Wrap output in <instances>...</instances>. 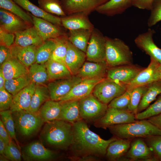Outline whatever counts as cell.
<instances>
[{
	"instance_id": "33",
	"label": "cell",
	"mask_w": 161,
	"mask_h": 161,
	"mask_svg": "<svg viewBox=\"0 0 161 161\" xmlns=\"http://www.w3.org/2000/svg\"><path fill=\"white\" fill-rule=\"evenodd\" d=\"M49 99V93L47 86L36 85L28 110L32 112L37 113L43 104Z\"/></svg>"
},
{
	"instance_id": "31",
	"label": "cell",
	"mask_w": 161,
	"mask_h": 161,
	"mask_svg": "<svg viewBox=\"0 0 161 161\" xmlns=\"http://www.w3.org/2000/svg\"><path fill=\"white\" fill-rule=\"evenodd\" d=\"M61 110V103L51 99L46 101L37 113L44 122L58 120Z\"/></svg>"
},
{
	"instance_id": "49",
	"label": "cell",
	"mask_w": 161,
	"mask_h": 161,
	"mask_svg": "<svg viewBox=\"0 0 161 161\" xmlns=\"http://www.w3.org/2000/svg\"><path fill=\"white\" fill-rule=\"evenodd\" d=\"M13 96L5 88L0 89V111L10 109L12 105Z\"/></svg>"
},
{
	"instance_id": "4",
	"label": "cell",
	"mask_w": 161,
	"mask_h": 161,
	"mask_svg": "<svg viewBox=\"0 0 161 161\" xmlns=\"http://www.w3.org/2000/svg\"><path fill=\"white\" fill-rule=\"evenodd\" d=\"M106 61L109 67L133 64L132 52L123 40L106 36Z\"/></svg>"
},
{
	"instance_id": "22",
	"label": "cell",
	"mask_w": 161,
	"mask_h": 161,
	"mask_svg": "<svg viewBox=\"0 0 161 161\" xmlns=\"http://www.w3.org/2000/svg\"><path fill=\"white\" fill-rule=\"evenodd\" d=\"M88 15L83 13L72 14L61 18L62 26L69 30L84 29L92 30L95 28Z\"/></svg>"
},
{
	"instance_id": "59",
	"label": "cell",
	"mask_w": 161,
	"mask_h": 161,
	"mask_svg": "<svg viewBox=\"0 0 161 161\" xmlns=\"http://www.w3.org/2000/svg\"><path fill=\"white\" fill-rule=\"evenodd\" d=\"M8 160H9L3 154H0V161H7Z\"/></svg>"
},
{
	"instance_id": "9",
	"label": "cell",
	"mask_w": 161,
	"mask_h": 161,
	"mask_svg": "<svg viewBox=\"0 0 161 161\" xmlns=\"http://www.w3.org/2000/svg\"><path fill=\"white\" fill-rule=\"evenodd\" d=\"M135 115L127 110L108 107L104 115L94 123L97 128H106L117 124L134 122Z\"/></svg>"
},
{
	"instance_id": "53",
	"label": "cell",
	"mask_w": 161,
	"mask_h": 161,
	"mask_svg": "<svg viewBox=\"0 0 161 161\" xmlns=\"http://www.w3.org/2000/svg\"><path fill=\"white\" fill-rule=\"evenodd\" d=\"M0 137L4 141L6 145L12 140L1 119L0 120Z\"/></svg>"
},
{
	"instance_id": "25",
	"label": "cell",
	"mask_w": 161,
	"mask_h": 161,
	"mask_svg": "<svg viewBox=\"0 0 161 161\" xmlns=\"http://www.w3.org/2000/svg\"><path fill=\"white\" fill-rule=\"evenodd\" d=\"M38 46L32 45L22 47L14 44L10 47L12 56L16 58L28 68L35 63L36 53Z\"/></svg>"
},
{
	"instance_id": "44",
	"label": "cell",
	"mask_w": 161,
	"mask_h": 161,
	"mask_svg": "<svg viewBox=\"0 0 161 161\" xmlns=\"http://www.w3.org/2000/svg\"><path fill=\"white\" fill-rule=\"evenodd\" d=\"M161 113V94L156 101L142 112L135 115L136 119L143 120L158 115Z\"/></svg>"
},
{
	"instance_id": "17",
	"label": "cell",
	"mask_w": 161,
	"mask_h": 161,
	"mask_svg": "<svg viewBox=\"0 0 161 161\" xmlns=\"http://www.w3.org/2000/svg\"><path fill=\"white\" fill-rule=\"evenodd\" d=\"M23 157L28 161H45L53 160L56 154L53 151L46 148L38 141L33 142L24 148Z\"/></svg>"
},
{
	"instance_id": "13",
	"label": "cell",
	"mask_w": 161,
	"mask_h": 161,
	"mask_svg": "<svg viewBox=\"0 0 161 161\" xmlns=\"http://www.w3.org/2000/svg\"><path fill=\"white\" fill-rule=\"evenodd\" d=\"M123 157L130 161L157 160L144 140L139 138L131 142L129 149Z\"/></svg>"
},
{
	"instance_id": "47",
	"label": "cell",
	"mask_w": 161,
	"mask_h": 161,
	"mask_svg": "<svg viewBox=\"0 0 161 161\" xmlns=\"http://www.w3.org/2000/svg\"><path fill=\"white\" fill-rule=\"evenodd\" d=\"M20 149L18 145L11 140L6 145L3 155L10 160L20 161L21 158Z\"/></svg>"
},
{
	"instance_id": "50",
	"label": "cell",
	"mask_w": 161,
	"mask_h": 161,
	"mask_svg": "<svg viewBox=\"0 0 161 161\" xmlns=\"http://www.w3.org/2000/svg\"><path fill=\"white\" fill-rule=\"evenodd\" d=\"M15 34L8 32L0 28V45L10 47L14 43Z\"/></svg>"
},
{
	"instance_id": "45",
	"label": "cell",
	"mask_w": 161,
	"mask_h": 161,
	"mask_svg": "<svg viewBox=\"0 0 161 161\" xmlns=\"http://www.w3.org/2000/svg\"><path fill=\"white\" fill-rule=\"evenodd\" d=\"M132 90L127 89L122 95L112 100L108 105V107L127 110L130 103Z\"/></svg>"
},
{
	"instance_id": "58",
	"label": "cell",
	"mask_w": 161,
	"mask_h": 161,
	"mask_svg": "<svg viewBox=\"0 0 161 161\" xmlns=\"http://www.w3.org/2000/svg\"><path fill=\"white\" fill-rule=\"evenodd\" d=\"M157 72L158 80H161V63H160L157 69Z\"/></svg>"
},
{
	"instance_id": "54",
	"label": "cell",
	"mask_w": 161,
	"mask_h": 161,
	"mask_svg": "<svg viewBox=\"0 0 161 161\" xmlns=\"http://www.w3.org/2000/svg\"><path fill=\"white\" fill-rule=\"evenodd\" d=\"M148 119L150 122L161 129V113Z\"/></svg>"
},
{
	"instance_id": "26",
	"label": "cell",
	"mask_w": 161,
	"mask_h": 161,
	"mask_svg": "<svg viewBox=\"0 0 161 161\" xmlns=\"http://www.w3.org/2000/svg\"><path fill=\"white\" fill-rule=\"evenodd\" d=\"M15 34L14 44L19 46L32 45L39 46L44 41L33 26Z\"/></svg>"
},
{
	"instance_id": "11",
	"label": "cell",
	"mask_w": 161,
	"mask_h": 161,
	"mask_svg": "<svg viewBox=\"0 0 161 161\" xmlns=\"http://www.w3.org/2000/svg\"><path fill=\"white\" fill-rule=\"evenodd\" d=\"M143 69L133 64L109 67L107 70L106 78L127 85Z\"/></svg>"
},
{
	"instance_id": "3",
	"label": "cell",
	"mask_w": 161,
	"mask_h": 161,
	"mask_svg": "<svg viewBox=\"0 0 161 161\" xmlns=\"http://www.w3.org/2000/svg\"><path fill=\"white\" fill-rule=\"evenodd\" d=\"M117 138L131 139L161 135V129L145 119L110 126L108 128Z\"/></svg>"
},
{
	"instance_id": "40",
	"label": "cell",
	"mask_w": 161,
	"mask_h": 161,
	"mask_svg": "<svg viewBox=\"0 0 161 161\" xmlns=\"http://www.w3.org/2000/svg\"><path fill=\"white\" fill-rule=\"evenodd\" d=\"M31 82L28 74L24 76L6 80L4 87L13 97Z\"/></svg>"
},
{
	"instance_id": "19",
	"label": "cell",
	"mask_w": 161,
	"mask_h": 161,
	"mask_svg": "<svg viewBox=\"0 0 161 161\" xmlns=\"http://www.w3.org/2000/svg\"><path fill=\"white\" fill-rule=\"evenodd\" d=\"M104 79H83L75 86L70 92L59 101L63 102L80 100L92 93L94 88Z\"/></svg>"
},
{
	"instance_id": "27",
	"label": "cell",
	"mask_w": 161,
	"mask_h": 161,
	"mask_svg": "<svg viewBox=\"0 0 161 161\" xmlns=\"http://www.w3.org/2000/svg\"><path fill=\"white\" fill-rule=\"evenodd\" d=\"M61 114L58 120L72 124L82 120L80 114L79 100H72L60 102Z\"/></svg>"
},
{
	"instance_id": "23",
	"label": "cell",
	"mask_w": 161,
	"mask_h": 161,
	"mask_svg": "<svg viewBox=\"0 0 161 161\" xmlns=\"http://www.w3.org/2000/svg\"><path fill=\"white\" fill-rule=\"evenodd\" d=\"M35 86V84L31 82L13 97L10 109L12 112L28 110Z\"/></svg>"
},
{
	"instance_id": "6",
	"label": "cell",
	"mask_w": 161,
	"mask_h": 161,
	"mask_svg": "<svg viewBox=\"0 0 161 161\" xmlns=\"http://www.w3.org/2000/svg\"><path fill=\"white\" fill-rule=\"evenodd\" d=\"M81 117L83 120L94 123L105 114L108 105L100 101L92 93L79 100Z\"/></svg>"
},
{
	"instance_id": "56",
	"label": "cell",
	"mask_w": 161,
	"mask_h": 161,
	"mask_svg": "<svg viewBox=\"0 0 161 161\" xmlns=\"http://www.w3.org/2000/svg\"><path fill=\"white\" fill-rule=\"evenodd\" d=\"M6 80L1 70L0 69V89L5 88V84Z\"/></svg>"
},
{
	"instance_id": "15",
	"label": "cell",
	"mask_w": 161,
	"mask_h": 161,
	"mask_svg": "<svg viewBox=\"0 0 161 161\" xmlns=\"http://www.w3.org/2000/svg\"><path fill=\"white\" fill-rule=\"evenodd\" d=\"M32 26L14 14L0 8V28L3 30L15 34Z\"/></svg>"
},
{
	"instance_id": "28",
	"label": "cell",
	"mask_w": 161,
	"mask_h": 161,
	"mask_svg": "<svg viewBox=\"0 0 161 161\" xmlns=\"http://www.w3.org/2000/svg\"><path fill=\"white\" fill-rule=\"evenodd\" d=\"M23 9L37 17L45 19L56 25L62 26L61 18L47 13L29 0H13Z\"/></svg>"
},
{
	"instance_id": "57",
	"label": "cell",
	"mask_w": 161,
	"mask_h": 161,
	"mask_svg": "<svg viewBox=\"0 0 161 161\" xmlns=\"http://www.w3.org/2000/svg\"><path fill=\"white\" fill-rule=\"evenodd\" d=\"M6 144L4 141L0 137V153L3 154Z\"/></svg>"
},
{
	"instance_id": "12",
	"label": "cell",
	"mask_w": 161,
	"mask_h": 161,
	"mask_svg": "<svg viewBox=\"0 0 161 161\" xmlns=\"http://www.w3.org/2000/svg\"><path fill=\"white\" fill-rule=\"evenodd\" d=\"M109 0H60L62 9L66 15L83 13L88 15L99 6Z\"/></svg>"
},
{
	"instance_id": "46",
	"label": "cell",
	"mask_w": 161,
	"mask_h": 161,
	"mask_svg": "<svg viewBox=\"0 0 161 161\" xmlns=\"http://www.w3.org/2000/svg\"><path fill=\"white\" fill-rule=\"evenodd\" d=\"M144 140L157 160L161 161V135H154Z\"/></svg>"
},
{
	"instance_id": "14",
	"label": "cell",
	"mask_w": 161,
	"mask_h": 161,
	"mask_svg": "<svg viewBox=\"0 0 161 161\" xmlns=\"http://www.w3.org/2000/svg\"><path fill=\"white\" fill-rule=\"evenodd\" d=\"M155 33L154 29L149 28L146 32L139 34L135 39L134 43L150 58L161 63V49L156 45L153 39Z\"/></svg>"
},
{
	"instance_id": "55",
	"label": "cell",
	"mask_w": 161,
	"mask_h": 161,
	"mask_svg": "<svg viewBox=\"0 0 161 161\" xmlns=\"http://www.w3.org/2000/svg\"><path fill=\"white\" fill-rule=\"evenodd\" d=\"M99 157L93 155H88L77 158L75 160L80 161H97L99 160Z\"/></svg>"
},
{
	"instance_id": "29",
	"label": "cell",
	"mask_w": 161,
	"mask_h": 161,
	"mask_svg": "<svg viewBox=\"0 0 161 161\" xmlns=\"http://www.w3.org/2000/svg\"><path fill=\"white\" fill-rule=\"evenodd\" d=\"M131 139L117 138L108 146L105 156L109 160L116 161L121 159L129 149Z\"/></svg>"
},
{
	"instance_id": "20",
	"label": "cell",
	"mask_w": 161,
	"mask_h": 161,
	"mask_svg": "<svg viewBox=\"0 0 161 161\" xmlns=\"http://www.w3.org/2000/svg\"><path fill=\"white\" fill-rule=\"evenodd\" d=\"M109 67L106 61L85 62L76 75L82 79H104L106 78Z\"/></svg>"
},
{
	"instance_id": "8",
	"label": "cell",
	"mask_w": 161,
	"mask_h": 161,
	"mask_svg": "<svg viewBox=\"0 0 161 161\" xmlns=\"http://www.w3.org/2000/svg\"><path fill=\"white\" fill-rule=\"evenodd\" d=\"M106 37L99 30L94 28L86 52L88 61L101 62L106 61Z\"/></svg>"
},
{
	"instance_id": "37",
	"label": "cell",
	"mask_w": 161,
	"mask_h": 161,
	"mask_svg": "<svg viewBox=\"0 0 161 161\" xmlns=\"http://www.w3.org/2000/svg\"><path fill=\"white\" fill-rule=\"evenodd\" d=\"M53 39L55 43V46L50 59L66 65L65 59L69 41L68 35L65 33Z\"/></svg>"
},
{
	"instance_id": "39",
	"label": "cell",
	"mask_w": 161,
	"mask_h": 161,
	"mask_svg": "<svg viewBox=\"0 0 161 161\" xmlns=\"http://www.w3.org/2000/svg\"><path fill=\"white\" fill-rule=\"evenodd\" d=\"M55 46V43L54 39L44 41L38 47L35 63H45L50 59Z\"/></svg>"
},
{
	"instance_id": "30",
	"label": "cell",
	"mask_w": 161,
	"mask_h": 161,
	"mask_svg": "<svg viewBox=\"0 0 161 161\" xmlns=\"http://www.w3.org/2000/svg\"><path fill=\"white\" fill-rule=\"evenodd\" d=\"M131 5V0H109L98 7L95 11L107 16L122 14Z\"/></svg>"
},
{
	"instance_id": "21",
	"label": "cell",
	"mask_w": 161,
	"mask_h": 161,
	"mask_svg": "<svg viewBox=\"0 0 161 161\" xmlns=\"http://www.w3.org/2000/svg\"><path fill=\"white\" fill-rule=\"evenodd\" d=\"M86 59V53L76 47L69 40L65 62L73 75L77 74Z\"/></svg>"
},
{
	"instance_id": "38",
	"label": "cell",
	"mask_w": 161,
	"mask_h": 161,
	"mask_svg": "<svg viewBox=\"0 0 161 161\" xmlns=\"http://www.w3.org/2000/svg\"><path fill=\"white\" fill-rule=\"evenodd\" d=\"M0 8L14 14L31 25L33 26V21L31 16L13 0H0Z\"/></svg>"
},
{
	"instance_id": "43",
	"label": "cell",
	"mask_w": 161,
	"mask_h": 161,
	"mask_svg": "<svg viewBox=\"0 0 161 161\" xmlns=\"http://www.w3.org/2000/svg\"><path fill=\"white\" fill-rule=\"evenodd\" d=\"M1 118L10 137L16 141V144L20 149L19 142L16 137L14 121L12 113L10 109L0 111Z\"/></svg>"
},
{
	"instance_id": "42",
	"label": "cell",
	"mask_w": 161,
	"mask_h": 161,
	"mask_svg": "<svg viewBox=\"0 0 161 161\" xmlns=\"http://www.w3.org/2000/svg\"><path fill=\"white\" fill-rule=\"evenodd\" d=\"M148 85L139 86L133 89L127 111L135 115L137 113L138 105L143 95L147 89Z\"/></svg>"
},
{
	"instance_id": "2",
	"label": "cell",
	"mask_w": 161,
	"mask_h": 161,
	"mask_svg": "<svg viewBox=\"0 0 161 161\" xmlns=\"http://www.w3.org/2000/svg\"><path fill=\"white\" fill-rule=\"evenodd\" d=\"M42 141L47 145L61 150H67L73 139V124L56 120L46 123L40 134Z\"/></svg>"
},
{
	"instance_id": "10",
	"label": "cell",
	"mask_w": 161,
	"mask_h": 161,
	"mask_svg": "<svg viewBox=\"0 0 161 161\" xmlns=\"http://www.w3.org/2000/svg\"><path fill=\"white\" fill-rule=\"evenodd\" d=\"M82 79L76 75L49 81L47 86L51 100L59 101Z\"/></svg>"
},
{
	"instance_id": "5",
	"label": "cell",
	"mask_w": 161,
	"mask_h": 161,
	"mask_svg": "<svg viewBox=\"0 0 161 161\" xmlns=\"http://www.w3.org/2000/svg\"><path fill=\"white\" fill-rule=\"evenodd\" d=\"M12 113L15 128L24 137H30L37 133L44 123L37 113L23 110Z\"/></svg>"
},
{
	"instance_id": "7",
	"label": "cell",
	"mask_w": 161,
	"mask_h": 161,
	"mask_svg": "<svg viewBox=\"0 0 161 161\" xmlns=\"http://www.w3.org/2000/svg\"><path fill=\"white\" fill-rule=\"evenodd\" d=\"M127 86L106 78L96 85L92 94L101 102L108 105L123 94L127 89Z\"/></svg>"
},
{
	"instance_id": "41",
	"label": "cell",
	"mask_w": 161,
	"mask_h": 161,
	"mask_svg": "<svg viewBox=\"0 0 161 161\" xmlns=\"http://www.w3.org/2000/svg\"><path fill=\"white\" fill-rule=\"evenodd\" d=\"M38 7L45 12L64 17L66 15L64 12L60 0H38Z\"/></svg>"
},
{
	"instance_id": "52",
	"label": "cell",
	"mask_w": 161,
	"mask_h": 161,
	"mask_svg": "<svg viewBox=\"0 0 161 161\" xmlns=\"http://www.w3.org/2000/svg\"><path fill=\"white\" fill-rule=\"evenodd\" d=\"M12 57L10 47L4 45L0 46V66L7 60Z\"/></svg>"
},
{
	"instance_id": "18",
	"label": "cell",
	"mask_w": 161,
	"mask_h": 161,
	"mask_svg": "<svg viewBox=\"0 0 161 161\" xmlns=\"http://www.w3.org/2000/svg\"><path fill=\"white\" fill-rule=\"evenodd\" d=\"M28 13L32 18L33 26L44 41L55 39L65 33L61 29V26L43 18L36 17Z\"/></svg>"
},
{
	"instance_id": "34",
	"label": "cell",
	"mask_w": 161,
	"mask_h": 161,
	"mask_svg": "<svg viewBox=\"0 0 161 161\" xmlns=\"http://www.w3.org/2000/svg\"><path fill=\"white\" fill-rule=\"evenodd\" d=\"M49 81L73 75L65 64L49 59L45 63Z\"/></svg>"
},
{
	"instance_id": "24",
	"label": "cell",
	"mask_w": 161,
	"mask_h": 161,
	"mask_svg": "<svg viewBox=\"0 0 161 161\" xmlns=\"http://www.w3.org/2000/svg\"><path fill=\"white\" fill-rule=\"evenodd\" d=\"M0 66V69L6 80L28 74V68L16 58L12 56Z\"/></svg>"
},
{
	"instance_id": "1",
	"label": "cell",
	"mask_w": 161,
	"mask_h": 161,
	"mask_svg": "<svg viewBox=\"0 0 161 161\" xmlns=\"http://www.w3.org/2000/svg\"><path fill=\"white\" fill-rule=\"evenodd\" d=\"M73 141L70 149L72 160L88 155L99 157L105 156L109 144L117 137L105 140L91 131L83 120L72 124Z\"/></svg>"
},
{
	"instance_id": "35",
	"label": "cell",
	"mask_w": 161,
	"mask_h": 161,
	"mask_svg": "<svg viewBox=\"0 0 161 161\" xmlns=\"http://www.w3.org/2000/svg\"><path fill=\"white\" fill-rule=\"evenodd\" d=\"M161 94V80L148 85L147 89L143 95L137 109V113L145 110L150 103Z\"/></svg>"
},
{
	"instance_id": "32",
	"label": "cell",
	"mask_w": 161,
	"mask_h": 161,
	"mask_svg": "<svg viewBox=\"0 0 161 161\" xmlns=\"http://www.w3.org/2000/svg\"><path fill=\"white\" fill-rule=\"evenodd\" d=\"M92 30L84 29L69 30L68 40L73 45L86 53Z\"/></svg>"
},
{
	"instance_id": "16",
	"label": "cell",
	"mask_w": 161,
	"mask_h": 161,
	"mask_svg": "<svg viewBox=\"0 0 161 161\" xmlns=\"http://www.w3.org/2000/svg\"><path fill=\"white\" fill-rule=\"evenodd\" d=\"M150 59L148 67L141 71L127 85V89L133 90L135 87L148 85L158 80L157 70L160 62L153 58H150Z\"/></svg>"
},
{
	"instance_id": "48",
	"label": "cell",
	"mask_w": 161,
	"mask_h": 161,
	"mask_svg": "<svg viewBox=\"0 0 161 161\" xmlns=\"http://www.w3.org/2000/svg\"><path fill=\"white\" fill-rule=\"evenodd\" d=\"M156 4H153L151 10V13L148 20L147 24L151 27L161 21V0H159Z\"/></svg>"
},
{
	"instance_id": "36",
	"label": "cell",
	"mask_w": 161,
	"mask_h": 161,
	"mask_svg": "<svg viewBox=\"0 0 161 161\" xmlns=\"http://www.w3.org/2000/svg\"><path fill=\"white\" fill-rule=\"evenodd\" d=\"M28 69V75L31 80L36 85H46L49 81L45 63H35Z\"/></svg>"
},
{
	"instance_id": "51",
	"label": "cell",
	"mask_w": 161,
	"mask_h": 161,
	"mask_svg": "<svg viewBox=\"0 0 161 161\" xmlns=\"http://www.w3.org/2000/svg\"><path fill=\"white\" fill-rule=\"evenodd\" d=\"M154 0H131V5L141 9L151 10Z\"/></svg>"
}]
</instances>
